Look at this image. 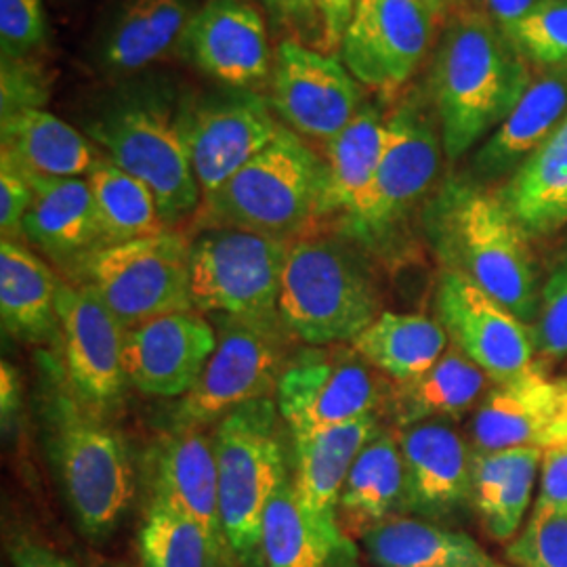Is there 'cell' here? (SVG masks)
Returning a JSON list of instances; mask_svg holds the SVG:
<instances>
[{
  "instance_id": "cell-1",
  "label": "cell",
  "mask_w": 567,
  "mask_h": 567,
  "mask_svg": "<svg viewBox=\"0 0 567 567\" xmlns=\"http://www.w3.org/2000/svg\"><path fill=\"white\" fill-rule=\"evenodd\" d=\"M189 95L163 74L133 76L100 95L82 116V133L152 189L168 227L203 206L183 133Z\"/></svg>"
},
{
  "instance_id": "cell-2",
  "label": "cell",
  "mask_w": 567,
  "mask_h": 567,
  "mask_svg": "<svg viewBox=\"0 0 567 567\" xmlns=\"http://www.w3.org/2000/svg\"><path fill=\"white\" fill-rule=\"evenodd\" d=\"M426 240L442 269L486 290L519 320L534 326L543 284L529 238L498 192L471 175L442 183L421 210Z\"/></svg>"
},
{
  "instance_id": "cell-3",
  "label": "cell",
  "mask_w": 567,
  "mask_h": 567,
  "mask_svg": "<svg viewBox=\"0 0 567 567\" xmlns=\"http://www.w3.org/2000/svg\"><path fill=\"white\" fill-rule=\"evenodd\" d=\"M42 440L63 498L91 543L114 534L133 503L135 471L121 431L68 383L60 358L42 353Z\"/></svg>"
},
{
  "instance_id": "cell-4",
  "label": "cell",
  "mask_w": 567,
  "mask_h": 567,
  "mask_svg": "<svg viewBox=\"0 0 567 567\" xmlns=\"http://www.w3.org/2000/svg\"><path fill=\"white\" fill-rule=\"evenodd\" d=\"M450 16L426 89L444 156L456 163L498 128L534 79L529 61L480 9L458 4Z\"/></svg>"
},
{
  "instance_id": "cell-5",
  "label": "cell",
  "mask_w": 567,
  "mask_h": 567,
  "mask_svg": "<svg viewBox=\"0 0 567 567\" xmlns=\"http://www.w3.org/2000/svg\"><path fill=\"white\" fill-rule=\"evenodd\" d=\"M444 154L429 89L414 86L386 114L385 147L364 194L339 219V234L368 252H385L426 203Z\"/></svg>"
},
{
  "instance_id": "cell-6",
  "label": "cell",
  "mask_w": 567,
  "mask_h": 567,
  "mask_svg": "<svg viewBox=\"0 0 567 567\" xmlns=\"http://www.w3.org/2000/svg\"><path fill=\"white\" fill-rule=\"evenodd\" d=\"M278 309L284 330L309 347L351 343L381 316L362 248L341 234L292 240Z\"/></svg>"
},
{
  "instance_id": "cell-7",
  "label": "cell",
  "mask_w": 567,
  "mask_h": 567,
  "mask_svg": "<svg viewBox=\"0 0 567 567\" xmlns=\"http://www.w3.org/2000/svg\"><path fill=\"white\" fill-rule=\"evenodd\" d=\"M324 187V158L299 133L282 126L264 152L203 200L200 229L236 227L292 243L322 219Z\"/></svg>"
},
{
  "instance_id": "cell-8",
  "label": "cell",
  "mask_w": 567,
  "mask_h": 567,
  "mask_svg": "<svg viewBox=\"0 0 567 567\" xmlns=\"http://www.w3.org/2000/svg\"><path fill=\"white\" fill-rule=\"evenodd\" d=\"M276 400L261 398L224 416L213 433L225 538L240 567H265L264 517L290 475Z\"/></svg>"
},
{
  "instance_id": "cell-9",
  "label": "cell",
  "mask_w": 567,
  "mask_h": 567,
  "mask_svg": "<svg viewBox=\"0 0 567 567\" xmlns=\"http://www.w3.org/2000/svg\"><path fill=\"white\" fill-rule=\"evenodd\" d=\"M290 244L236 227H204L189 240L192 307L208 316L282 324L278 301Z\"/></svg>"
},
{
  "instance_id": "cell-10",
  "label": "cell",
  "mask_w": 567,
  "mask_h": 567,
  "mask_svg": "<svg viewBox=\"0 0 567 567\" xmlns=\"http://www.w3.org/2000/svg\"><path fill=\"white\" fill-rule=\"evenodd\" d=\"M126 330L154 318L189 311V240L166 229L158 236L103 246L65 267Z\"/></svg>"
},
{
  "instance_id": "cell-11",
  "label": "cell",
  "mask_w": 567,
  "mask_h": 567,
  "mask_svg": "<svg viewBox=\"0 0 567 567\" xmlns=\"http://www.w3.org/2000/svg\"><path fill=\"white\" fill-rule=\"evenodd\" d=\"M217 349L173 412L171 429H208L252 400L269 398L286 365V330L231 316H210Z\"/></svg>"
},
{
  "instance_id": "cell-12",
  "label": "cell",
  "mask_w": 567,
  "mask_h": 567,
  "mask_svg": "<svg viewBox=\"0 0 567 567\" xmlns=\"http://www.w3.org/2000/svg\"><path fill=\"white\" fill-rule=\"evenodd\" d=\"M383 386L353 347H307L284 365L276 404L290 437H299L377 414Z\"/></svg>"
},
{
  "instance_id": "cell-13",
  "label": "cell",
  "mask_w": 567,
  "mask_h": 567,
  "mask_svg": "<svg viewBox=\"0 0 567 567\" xmlns=\"http://www.w3.org/2000/svg\"><path fill=\"white\" fill-rule=\"evenodd\" d=\"M282 126L267 97L257 91L221 86L200 95L192 93L183 133L203 200L264 152Z\"/></svg>"
},
{
  "instance_id": "cell-14",
  "label": "cell",
  "mask_w": 567,
  "mask_h": 567,
  "mask_svg": "<svg viewBox=\"0 0 567 567\" xmlns=\"http://www.w3.org/2000/svg\"><path fill=\"white\" fill-rule=\"evenodd\" d=\"M437 21L414 0H360L344 32L341 61L362 86L393 97L426 60Z\"/></svg>"
},
{
  "instance_id": "cell-15",
  "label": "cell",
  "mask_w": 567,
  "mask_h": 567,
  "mask_svg": "<svg viewBox=\"0 0 567 567\" xmlns=\"http://www.w3.org/2000/svg\"><path fill=\"white\" fill-rule=\"evenodd\" d=\"M267 102L284 126L322 143L332 142L364 105L360 82L343 61L292 39L276 51Z\"/></svg>"
},
{
  "instance_id": "cell-16",
  "label": "cell",
  "mask_w": 567,
  "mask_h": 567,
  "mask_svg": "<svg viewBox=\"0 0 567 567\" xmlns=\"http://www.w3.org/2000/svg\"><path fill=\"white\" fill-rule=\"evenodd\" d=\"M60 362L82 402L110 416L124 398L126 328L97 295L61 278L58 288Z\"/></svg>"
},
{
  "instance_id": "cell-17",
  "label": "cell",
  "mask_w": 567,
  "mask_h": 567,
  "mask_svg": "<svg viewBox=\"0 0 567 567\" xmlns=\"http://www.w3.org/2000/svg\"><path fill=\"white\" fill-rule=\"evenodd\" d=\"M435 311L450 344L480 365L492 383H505L534 368L532 326L463 276L442 269Z\"/></svg>"
},
{
  "instance_id": "cell-18",
  "label": "cell",
  "mask_w": 567,
  "mask_h": 567,
  "mask_svg": "<svg viewBox=\"0 0 567 567\" xmlns=\"http://www.w3.org/2000/svg\"><path fill=\"white\" fill-rule=\"evenodd\" d=\"M179 53L229 89L257 91L269 84L274 70L267 16L255 0H206L187 25Z\"/></svg>"
},
{
  "instance_id": "cell-19",
  "label": "cell",
  "mask_w": 567,
  "mask_h": 567,
  "mask_svg": "<svg viewBox=\"0 0 567 567\" xmlns=\"http://www.w3.org/2000/svg\"><path fill=\"white\" fill-rule=\"evenodd\" d=\"M217 349V330L200 311H177L126 330L128 385L152 398L187 395Z\"/></svg>"
},
{
  "instance_id": "cell-20",
  "label": "cell",
  "mask_w": 567,
  "mask_h": 567,
  "mask_svg": "<svg viewBox=\"0 0 567 567\" xmlns=\"http://www.w3.org/2000/svg\"><path fill=\"white\" fill-rule=\"evenodd\" d=\"M475 452L567 444V381L536 365L494 386L482 398L471 425Z\"/></svg>"
},
{
  "instance_id": "cell-21",
  "label": "cell",
  "mask_w": 567,
  "mask_h": 567,
  "mask_svg": "<svg viewBox=\"0 0 567 567\" xmlns=\"http://www.w3.org/2000/svg\"><path fill=\"white\" fill-rule=\"evenodd\" d=\"M405 468V511L429 522L473 505V454L447 421L404 426L398 435Z\"/></svg>"
},
{
  "instance_id": "cell-22",
  "label": "cell",
  "mask_w": 567,
  "mask_h": 567,
  "mask_svg": "<svg viewBox=\"0 0 567 567\" xmlns=\"http://www.w3.org/2000/svg\"><path fill=\"white\" fill-rule=\"evenodd\" d=\"M194 0H118L93 42V63L105 79L126 81L179 53L196 16Z\"/></svg>"
},
{
  "instance_id": "cell-23",
  "label": "cell",
  "mask_w": 567,
  "mask_h": 567,
  "mask_svg": "<svg viewBox=\"0 0 567 567\" xmlns=\"http://www.w3.org/2000/svg\"><path fill=\"white\" fill-rule=\"evenodd\" d=\"M379 431V416L370 414L347 425L330 426L295 442V489L311 522L343 555H353V545L339 526V501L344 480L362 447Z\"/></svg>"
},
{
  "instance_id": "cell-24",
  "label": "cell",
  "mask_w": 567,
  "mask_h": 567,
  "mask_svg": "<svg viewBox=\"0 0 567 567\" xmlns=\"http://www.w3.org/2000/svg\"><path fill=\"white\" fill-rule=\"evenodd\" d=\"M25 175L32 183L34 200L25 215L21 240L63 265V269L105 246L86 179Z\"/></svg>"
},
{
  "instance_id": "cell-25",
  "label": "cell",
  "mask_w": 567,
  "mask_h": 567,
  "mask_svg": "<svg viewBox=\"0 0 567 567\" xmlns=\"http://www.w3.org/2000/svg\"><path fill=\"white\" fill-rule=\"evenodd\" d=\"M150 475L152 496L182 508L185 515L229 547L219 508L215 442L206 429H171L150 452Z\"/></svg>"
},
{
  "instance_id": "cell-26",
  "label": "cell",
  "mask_w": 567,
  "mask_h": 567,
  "mask_svg": "<svg viewBox=\"0 0 567 567\" xmlns=\"http://www.w3.org/2000/svg\"><path fill=\"white\" fill-rule=\"evenodd\" d=\"M567 68H547L527 86L498 128L471 161V177L492 183L511 177L566 118Z\"/></svg>"
},
{
  "instance_id": "cell-27",
  "label": "cell",
  "mask_w": 567,
  "mask_h": 567,
  "mask_svg": "<svg viewBox=\"0 0 567 567\" xmlns=\"http://www.w3.org/2000/svg\"><path fill=\"white\" fill-rule=\"evenodd\" d=\"M60 276L20 240L0 243V318L11 337L34 344L60 339Z\"/></svg>"
},
{
  "instance_id": "cell-28",
  "label": "cell",
  "mask_w": 567,
  "mask_h": 567,
  "mask_svg": "<svg viewBox=\"0 0 567 567\" xmlns=\"http://www.w3.org/2000/svg\"><path fill=\"white\" fill-rule=\"evenodd\" d=\"M0 154L21 171L42 177H86L103 158L82 131L44 107L0 118Z\"/></svg>"
},
{
  "instance_id": "cell-29",
  "label": "cell",
  "mask_w": 567,
  "mask_h": 567,
  "mask_svg": "<svg viewBox=\"0 0 567 567\" xmlns=\"http://www.w3.org/2000/svg\"><path fill=\"white\" fill-rule=\"evenodd\" d=\"M398 511H405L404 456L400 440L379 426L344 480L339 526L364 536L370 527L395 517Z\"/></svg>"
},
{
  "instance_id": "cell-30",
  "label": "cell",
  "mask_w": 567,
  "mask_h": 567,
  "mask_svg": "<svg viewBox=\"0 0 567 567\" xmlns=\"http://www.w3.org/2000/svg\"><path fill=\"white\" fill-rule=\"evenodd\" d=\"M377 567H498L465 532L429 519L391 517L362 536Z\"/></svg>"
},
{
  "instance_id": "cell-31",
  "label": "cell",
  "mask_w": 567,
  "mask_h": 567,
  "mask_svg": "<svg viewBox=\"0 0 567 567\" xmlns=\"http://www.w3.org/2000/svg\"><path fill=\"white\" fill-rule=\"evenodd\" d=\"M496 192L527 238H545L567 224V116Z\"/></svg>"
},
{
  "instance_id": "cell-32",
  "label": "cell",
  "mask_w": 567,
  "mask_h": 567,
  "mask_svg": "<svg viewBox=\"0 0 567 567\" xmlns=\"http://www.w3.org/2000/svg\"><path fill=\"white\" fill-rule=\"evenodd\" d=\"M543 454L538 447L473 452V507L494 540L517 536L532 505Z\"/></svg>"
},
{
  "instance_id": "cell-33",
  "label": "cell",
  "mask_w": 567,
  "mask_h": 567,
  "mask_svg": "<svg viewBox=\"0 0 567 567\" xmlns=\"http://www.w3.org/2000/svg\"><path fill=\"white\" fill-rule=\"evenodd\" d=\"M351 347L374 370L404 385L440 362L450 339L437 320L419 313L383 311L351 341Z\"/></svg>"
},
{
  "instance_id": "cell-34",
  "label": "cell",
  "mask_w": 567,
  "mask_h": 567,
  "mask_svg": "<svg viewBox=\"0 0 567 567\" xmlns=\"http://www.w3.org/2000/svg\"><path fill=\"white\" fill-rule=\"evenodd\" d=\"M386 114L365 103L343 131L326 143V187L322 219L347 215L372 182L385 147Z\"/></svg>"
},
{
  "instance_id": "cell-35",
  "label": "cell",
  "mask_w": 567,
  "mask_h": 567,
  "mask_svg": "<svg viewBox=\"0 0 567 567\" xmlns=\"http://www.w3.org/2000/svg\"><path fill=\"white\" fill-rule=\"evenodd\" d=\"M487 381L489 377L480 365L450 344L437 364L393 393V416L402 429L458 419L486 395Z\"/></svg>"
},
{
  "instance_id": "cell-36",
  "label": "cell",
  "mask_w": 567,
  "mask_h": 567,
  "mask_svg": "<svg viewBox=\"0 0 567 567\" xmlns=\"http://www.w3.org/2000/svg\"><path fill=\"white\" fill-rule=\"evenodd\" d=\"M137 548L142 567H240L231 548L158 496L143 515Z\"/></svg>"
},
{
  "instance_id": "cell-37",
  "label": "cell",
  "mask_w": 567,
  "mask_h": 567,
  "mask_svg": "<svg viewBox=\"0 0 567 567\" xmlns=\"http://www.w3.org/2000/svg\"><path fill=\"white\" fill-rule=\"evenodd\" d=\"M84 179L95 198L105 246L158 236L171 229L164 224L152 189L105 158V154Z\"/></svg>"
},
{
  "instance_id": "cell-38",
  "label": "cell",
  "mask_w": 567,
  "mask_h": 567,
  "mask_svg": "<svg viewBox=\"0 0 567 567\" xmlns=\"http://www.w3.org/2000/svg\"><path fill=\"white\" fill-rule=\"evenodd\" d=\"M337 553L343 555L305 513L288 475L265 508V567H328Z\"/></svg>"
},
{
  "instance_id": "cell-39",
  "label": "cell",
  "mask_w": 567,
  "mask_h": 567,
  "mask_svg": "<svg viewBox=\"0 0 567 567\" xmlns=\"http://www.w3.org/2000/svg\"><path fill=\"white\" fill-rule=\"evenodd\" d=\"M507 37L529 63L567 68V0H543Z\"/></svg>"
},
{
  "instance_id": "cell-40",
  "label": "cell",
  "mask_w": 567,
  "mask_h": 567,
  "mask_svg": "<svg viewBox=\"0 0 567 567\" xmlns=\"http://www.w3.org/2000/svg\"><path fill=\"white\" fill-rule=\"evenodd\" d=\"M505 555L513 567H567L566 513L534 505Z\"/></svg>"
},
{
  "instance_id": "cell-41",
  "label": "cell",
  "mask_w": 567,
  "mask_h": 567,
  "mask_svg": "<svg viewBox=\"0 0 567 567\" xmlns=\"http://www.w3.org/2000/svg\"><path fill=\"white\" fill-rule=\"evenodd\" d=\"M53 74L41 55L2 60L0 116L9 118L25 110H42L51 100Z\"/></svg>"
},
{
  "instance_id": "cell-42",
  "label": "cell",
  "mask_w": 567,
  "mask_h": 567,
  "mask_svg": "<svg viewBox=\"0 0 567 567\" xmlns=\"http://www.w3.org/2000/svg\"><path fill=\"white\" fill-rule=\"evenodd\" d=\"M532 330L536 358L548 364L567 358V252L543 284L540 311Z\"/></svg>"
},
{
  "instance_id": "cell-43",
  "label": "cell",
  "mask_w": 567,
  "mask_h": 567,
  "mask_svg": "<svg viewBox=\"0 0 567 567\" xmlns=\"http://www.w3.org/2000/svg\"><path fill=\"white\" fill-rule=\"evenodd\" d=\"M49 41L42 0H0V55L20 60L39 55Z\"/></svg>"
},
{
  "instance_id": "cell-44",
  "label": "cell",
  "mask_w": 567,
  "mask_h": 567,
  "mask_svg": "<svg viewBox=\"0 0 567 567\" xmlns=\"http://www.w3.org/2000/svg\"><path fill=\"white\" fill-rule=\"evenodd\" d=\"M276 34L292 41L322 44V7L320 0H257Z\"/></svg>"
},
{
  "instance_id": "cell-45",
  "label": "cell",
  "mask_w": 567,
  "mask_h": 567,
  "mask_svg": "<svg viewBox=\"0 0 567 567\" xmlns=\"http://www.w3.org/2000/svg\"><path fill=\"white\" fill-rule=\"evenodd\" d=\"M34 200L28 175L9 156L0 154V231L2 238L20 240L25 215Z\"/></svg>"
},
{
  "instance_id": "cell-46",
  "label": "cell",
  "mask_w": 567,
  "mask_h": 567,
  "mask_svg": "<svg viewBox=\"0 0 567 567\" xmlns=\"http://www.w3.org/2000/svg\"><path fill=\"white\" fill-rule=\"evenodd\" d=\"M534 505L567 515V444L550 447L543 454L540 492Z\"/></svg>"
},
{
  "instance_id": "cell-47",
  "label": "cell",
  "mask_w": 567,
  "mask_h": 567,
  "mask_svg": "<svg viewBox=\"0 0 567 567\" xmlns=\"http://www.w3.org/2000/svg\"><path fill=\"white\" fill-rule=\"evenodd\" d=\"M360 0H320L322 7V44L324 53L341 51L344 32Z\"/></svg>"
},
{
  "instance_id": "cell-48",
  "label": "cell",
  "mask_w": 567,
  "mask_h": 567,
  "mask_svg": "<svg viewBox=\"0 0 567 567\" xmlns=\"http://www.w3.org/2000/svg\"><path fill=\"white\" fill-rule=\"evenodd\" d=\"M9 555H11L13 567H79L72 559L60 555L58 550L28 536L13 540Z\"/></svg>"
},
{
  "instance_id": "cell-49",
  "label": "cell",
  "mask_w": 567,
  "mask_h": 567,
  "mask_svg": "<svg viewBox=\"0 0 567 567\" xmlns=\"http://www.w3.org/2000/svg\"><path fill=\"white\" fill-rule=\"evenodd\" d=\"M543 0H475V9H480L487 20L494 21L505 34L527 16Z\"/></svg>"
},
{
  "instance_id": "cell-50",
  "label": "cell",
  "mask_w": 567,
  "mask_h": 567,
  "mask_svg": "<svg viewBox=\"0 0 567 567\" xmlns=\"http://www.w3.org/2000/svg\"><path fill=\"white\" fill-rule=\"evenodd\" d=\"M21 400H23V383H21L20 372L16 365L2 362L0 364V416H2L4 429L16 423Z\"/></svg>"
},
{
  "instance_id": "cell-51",
  "label": "cell",
  "mask_w": 567,
  "mask_h": 567,
  "mask_svg": "<svg viewBox=\"0 0 567 567\" xmlns=\"http://www.w3.org/2000/svg\"><path fill=\"white\" fill-rule=\"evenodd\" d=\"M416 4H421V7H425L429 13H433L435 18H444V16H450L456 7H458V0H414Z\"/></svg>"
},
{
  "instance_id": "cell-52",
  "label": "cell",
  "mask_w": 567,
  "mask_h": 567,
  "mask_svg": "<svg viewBox=\"0 0 567 567\" xmlns=\"http://www.w3.org/2000/svg\"><path fill=\"white\" fill-rule=\"evenodd\" d=\"M105 567H128V566H105Z\"/></svg>"
},
{
  "instance_id": "cell-53",
  "label": "cell",
  "mask_w": 567,
  "mask_h": 567,
  "mask_svg": "<svg viewBox=\"0 0 567 567\" xmlns=\"http://www.w3.org/2000/svg\"><path fill=\"white\" fill-rule=\"evenodd\" d=\"M498 567H508V566H503V564H501V566H498Z\"/></svg>"
}]
</instances>
